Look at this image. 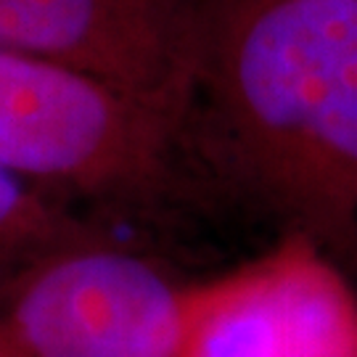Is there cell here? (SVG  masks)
<instances>
[{"mask_svg": "<svg viewBox=\"0 0 357 357\" xmlns=\"http://www.w3.org/2000/svg\"><path fill=\"white\" fill-rule=\"evenodd\" d=\"M185 114L51 61L0 53V167L56 202H149L180 167Z\"/></svg>", "mask_w": 357, "mask_h": 357, "instance_id": "7a4b0ae2", "label": "cell"}, {"mask_svg": "<svg viewBox=\"0 0 357 357\" xmlns=\"http://www.w3.org/2000/svg\"><path fill=\"white\" fill-rule=\"evenodd\" d=\"M191 283L93 236L26 273L0 305L16 357H175Z\"/></svg>", "mask_w": 357, "mask_h": 357, "instance_id": "3957f363", "label": "cell"}, {"mask_svg": "<svg viewBox=\"0 0 357 357\" xmlns=\"http://www.w3.org/2000/svg\"><path fill=\"white\" fill-rule=\"evenodd\" d=\"M0 53L51 61L185 114L191 0H0Z\"/></svg>", "mask_w": 357, "mask_h": 357, "instance_id": "5b68a950", "label": "cell"}, {"mask_svg": "<svg viewBox=\"0 0 357 357\" xmlns=\"http://www.w3.org/2000/svg\"><path fill=\"white\" fill-rule=\"evenodd\" d=\"M188 151L323 252L357 241V0H191Z\"/></svg>", "mask_w": 357, "mask_h": 357, "instance_id": "6da1fadb", "label": "cell"}, {"mask_svg": "<svg viewBox=\"0 0 357 357\" xmlns=\"http://www.w3.org/2000/svg\"><path fill=\"white\" fill-rule=\"evenodd\" d=\"M98 233L43 191L0 167V305L45 257Z\"/></svg>", "mask_w": 357, "mask_h": 357, "instance_id": "8992f818", "label": "cell"}, {"mask_svg": "<svg viewBox=\"0 0 357 357\" xmlns=\"http://www.w3.org/2000/svg\"><path fill=\"white\" fill-rule=\"evenodd\" d=\"M0 357H16V355H13V349L8 344H6L3 339H0Z\"/></svg>", "mask_w": 357, "mask_h": 357, "instance_id": "52a82bcc", "label": "cell"}, {"mask_svg": "<svg viewBox=\"0 0 357 357\" xmlns=\"http://www.w3.org/2000/svg\"><path fill=\"white\" fill-rule=\"evenodd\" d=\"M175 357H357V294L328 252L286 236L268 255L191 283Z\"/></svg>", "mask_w": 357, "mask_h": 357, "instance_id": "277c9868", "label": "cell"}]
</instances>
